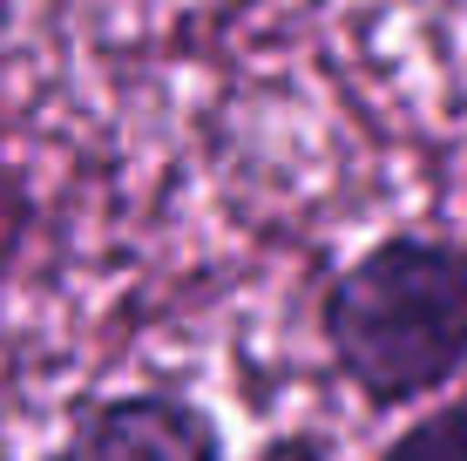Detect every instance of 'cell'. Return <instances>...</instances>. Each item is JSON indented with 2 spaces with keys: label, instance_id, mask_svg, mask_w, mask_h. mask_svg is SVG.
I'll list each match as a JSON object with an SVG mask.
<instances>
[{
  "label": "cell",
  "instance_id": "obj_1",
  "mask_svg": "<svg viewBox=\"0 0 467 461\" xmlns=\"http://www.w3.org/2000/svg\"><path fill=\"white\" fill-rule=\"evenodd\" d=\"M318 340L366 407L400 414L467 373V245L386 231L318 299Z\"/></svg>",
  "mask_w": 467,
  "mask_h": 461
},
{
  "label": "cell",
  "instance_id": "obj_2",
  "mask_svg": "<svg viewBox=\"0 0 467 461\" xmlns=\"http://www.w3.org/2000/svg\"><path fill=\"white\" fill-rule=\"evenodd\" d=\"M41 461H223V427L190 393L136 387L82 407Z\"/></svg>",
  "mask_w": 467,
  "mask_h": 461
},
{
  "label": "cell",
  "instance_id": "obj_3",
  "mask_svg": "<svg viewBox=\"0 0 467 461\" xmlns=\"http://www.w3.org/2000/svg\"><path fill=\"white\" fill-rule=\"evenodd\" d=\"M379 461H467V401L461 407H433L407 427V435L386 441Z\"/></svg>",
  "mask_w": 467,
  "mask_h": 461
},
{
  "label": "cell",
  "instance_id": "obj_4",
  "mask_svg": "<svg viewBox=\"0 0 467 461\" xmlns=\"http://www.w3.org/2000/svg\"><path fill=\"white\" fill-rule=\"evenodd\" d=\"M257 461H332V455H326V441H318V435H305V427H298V435H271L265 448H257Z\"/></svg>",
  "mask_w": 467,
  "mask_h": 461
}]
</instances>
